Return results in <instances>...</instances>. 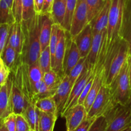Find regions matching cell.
<instances>
[{
	"label": "cell",
	"mask_w": 131,
	"mask_h": 131,
	"mask_svg": "<svg viewBox=\"0 0 131 131\" xmlns=\"http://www.w3.org/2000/svg\"><path fill=\"white\" fill-rule=\"evenodd\" d=\"M87 113L83 104H78L67 110L61 116L66 120L67 130L73 131L87 117Z\"/></svg>",
	"instance_id": "cell-11"
},
{
	"label": "cell",
	"mask_w": 131,
	"mask_h": 131,
	"mask_svg": "<svg viewBox=\"0 0 131 131\" xmlns=\"http://www.w3.org/2000/svg\"><path fill=\"white\" fill-rule=\"evenodd\" d=\"M59 39L56 47L54 56V63L52 70H54L60 76L64 77L63 74V61L66 50V31L61 26L58 29Z\"/></svg>",
	"instance_id": "cell-14"
},
{
	"label": "cell",
	"mask_w": 131,
	"mask_h": 131,
	"mask_svg": "<svg viewBox=\"0 0 131 131\" xmlns=\"http://www.w3.org/2000/svg\"><path fill=\"white\" fill-rule=\"evenodd\" d=\"M30 130V127L23 115H17L15 131H29Z\"/></svg>",
	"instance_id": "cell-39"
},
{
	"label": "cell",
	"mask_w": 131,
	"mask_h": 131,
	"mask_svg": "<svg viewBox=\"0 0 131 131\" xmlns=\"http://www.w3.org/2000/svg\"><path fill=\"white\" fill-rule=\"evenodd\" d=\"M42 18V15L37 13L29 20L21 21L24 42L20 60L28 65L37 62L40 54V35Z\"/></svg>",
	"instance_id": "cell-1"
},
{
	"label": "cell",
	"mask_w": 131,
	"mask_h": 131,
	"mask_svg": "<svg viewBox=\"0 0 131 131\" xmlns=\"http://www.w3.org/2000/svg\"><path fill=\"white\" fill-rule=\"evenodd\" d=\"M10 72L11 71L10 69L5 66L2 61L0 65V86H3L6 83L10 75Z\"/></svg>",
	"instance_id": "cell-43"
},
{
	"label": "cell",
	"mask_w": 131,
	"mask_h": 131,
	"mask_svg": "<svg viewBox=\"0 0 131 131\" xmlns=\"http://www.w3.org/2000/svg\"><path fill=\"white\" fill-rule=\"evenodd\" d=\"M125 106H127V107L131 110V95H130V97H129V100H128L127 102V104H125Z\"/></svg>",
	"instance_id": "cell-49"
},
{
	"label": "cell",
	"mask_w": 131,
	"mask_h": 131,
	"mask_svg": "<svg viewBox=\"0 0 131 131\" xmlns=\"http://www.w3.org/2000/svg\"><path fill=\"white\" fill-rule=\"evenodd\" d=\"M31 87L32 92H33V101H34L35 104L36 101L39 99L53 97L56 92V90L49 88L43 80L35 83Z\"/></svg>",
	"instance_id": "cell-23"
},
{
	"label": "cell",
	"mask_w": 131,
	"mask_h": 131,
	"mask_svg": "<svg viewBox=\"0 0 131 131\" xmlns=\"http://www.w3.org/2000/svg\"><path fill=\"white\" fill-rule=\"evenodd\" d=\"M42 24H41L40 35L41 51L49 47L51 33H52V26L54 24L51 14L42 15Z\"/></svg>",
	"instance_id": "cell-20"
},
{
	"label": "cell",
	"mask_w": 131,
	"mask_h": 131,
	"mask_svg": "<svg viewBox=\"0 0 131 131\" xmlns=\"http://www.w3.org/2000/svg\"><path fill=\"white\" fill-rule=\"evenodd\" d=\"M66 50L63 67L64 76L70 74V71L81 58L76 43L72 38L70 32L68 31H66Z\"/></svg>",
	"instance_id": "cell-10"
},
{
	"label": "cell",
	"mask_w": 131,
	"mask_h": 131,
	"mask_svg": "<svg viewBox=\"0 0 131 131\" xmlns=\"http://www.w3.org/2000/svg\"><path fill=\"white\" fill-rule=\"evenodd\" d=\"M1 86H0V89H1Z\"/></svg>",
	"instance_id": "cell-54"
},
{
	"label": "cell",
	"mask_w": 131,
	"mask_h": 131,
	"mask_svg": "<svg viewBox=\"0 0 131 131\" xmlns=\"http://www.w3.org/2000/svg\"><path fill=\"white\" fill-rule=\"evenodd\" d=\"M125 0H111L107 27V49L120 37Z\"/></svg>",
	"instance_id": "cell-4"
},
{
	"label": "cell",
	"mask_w": 131,
	"mask_h": 131,
	"mask_svg": "<svg viewBox=\"0 0 131 131\" xmlns=\"http://www.w3.org/2000/svg\"><path fill=\"white\" fill-rule=\"evenodd\" d=\"M1 58L5 66L8 68L10 71L14 70L21 62L20 55L9 44L8 42L1 53Z\"/></svg>",
	"instance_id": "cell-22"
},
{
	"label": "cell",
	"mask_w": 131,
	"mask_h": 131,
	"mask_svg": "<svg viewBox=\"0 0 131 131\" xmlns=\"http://www.w3.org/2000/svg\"><path fill=\"white\" fill-rule=\"evenodd\" d=\"M106 1L104 0H86L88 20L89 23L101 12L106 3Z\"/></svg>",
	"instance_id": "cell-30"
},
{
	"label": "cell",
	"mask_w": 131,
	"mask_h": 131,
	"mask_svg": "<svg viewBox=\"0 0 131 131\" xmlns=\"http://www.w3.org/2000/svg\"><path fill=\"white\" fill-rule=\"evenodd\" d=\"M127 62L129 65V79H130V84L131 87V55L129 54L127 58Z\"/></svg>",
	"instance_id": "cell-46"
},
{
	"label": "cell",
	"mask_w": 131,
	"mask_h": 131,
	"mask_svg": "<svg viewBox=\"0 0 131 131\" xmlns=\"http://www.w3.org/2000/svg\"><path fill=\"white\" fill-rule=\"evenodd\" d=\"M111 0H106L104 6L95 17L90 22L93 35L107 29Z\"/></svg>",
	"instance_id": "cell-18"
},
{
	"label": "cell",
	"mask_w": 131,
	"mask_h": 131,
	"mask_svg": "<svg viewBox=\"0 0 131 131\" xmlns=\"http://www.w3.org/2000/svg\"><path fill=\"white\" fill-rule=\"evenodd\" d=\"M115 102L116 101L113 98L110 86L103 84L87 114V118H97L104 116Z\"/></svg>",
	"instance_id": "cell-6"
},
{
	"label": "cell",
	"mask_w": 131,
	"mask_h": 131,
	"mask_svg": "<svg viewBox=\"0 0 131 131\" xmlns=\"http://www.w3.org/2000/svg\"><path fill=\"white\" fill-rule=\"evenodd\" d=\"M72 39L78 46L81 57L86 58L90 51L93 39V33L91 24L88 23L83 30Z\"/></svg>",
	"instance_id": "cell-13"
},
{
	"label": "cell",
	"mask_w": 131,
	"mask_h": 131,
	"mask_svg": "<svg viewBox=\"0 0 131 131\" xmlns=\"http://www.w3.org/2000/svg\"><path fill=\"white\" fill-rule=\"evenodd\" d=\"M94 67L92 68H88L85 64L84 70L82 72L81 75H79L78 79L75 81L74 86L72 88L70 96H69V98L68 99L66 105H65V107L64 108L61 116L67 110H68L69 108L78 104L79 97H80L87 82L88 81L90 78L91 74H92V72L94 69Z\"/></svg>",
	"instance_id": "cell-7"
},
{
	"label": "cell",
	"mask_w": 131,
	"mask_h": 131,
	"mask_svg": "<svg viewBox=\"0 0 131 131\" xmlns=\"http://www.w3.org/2000/svg\"><path fill=\"white\" fill-rule=\"evenodd\" d=\"M0 131H9L5 124H3V120H0Z\"/></svg>",
	"instance_id": "cell-47"
},
{
	"label": "cell",
	"mask_w": 131,
	"mask_h": 131,
	"mask_svg": "<svg viewBox=\"0 0 131 131\" xmlns=\"http://www.w3.org/2000/svg\"><path fill=\"white\" fill-rule=\"evenodd\" d=\"M63 78V77L60 76L52 69L43 74V81L49 88L52 90H57L59 85L62 81Z\"/></svg>",
	"instance_id": "cell-31"
},
{
	"label": "cell",
	"mask_w": 131,
	"mask_h": 131,
	"mask_svg": "<svg viewBox=\"0 0 131 131\" xmlns=\"http://www.w3.org/2000/svg\"><path fill=\"white\" fill-rule=\"evenodd\" d=\"M1 54H0V60H1Z\"/></svg>",
	"instance_id": "cell-53"
},
{
	"label": "cell",
	"mask_w": 131,
	"mask_h": 131,
	"mask_svg": "<svg viewBox=\"0 0 131 131\" xmlns=\"http://www.w3.org/2000/svg\"><path fill=\"white\" fill-rule=\"evenodd\" d=\"M12 83V77L9 75L6 83L1 86L0 89V120H3L12 113L10 99Z\"/></svg>",
	"instance_id": "cell-17"
},
{
	"label": "cell",
	"mask_w": 131,
	"mask_h": 131,
	"mask_svg": "<svg viewBox=\"0 0 131 131\" xmlns=\"http://www.w3.org/2000/svg\"><path fill=\"white\" fill-rule=\"evenodd\" d=\"M129 47L127 42L119 37L112 46L107 49L104 63L105 78L104 84L110 85L126 62L129 55Z\"/></svg>",
	"instance_id": "cell-2"
},
{
	"label": "cell",
	"mask_w": 131,
	"mask_h": 131,
	"mask_svg": "<svg viewBox=\"0 0 131 131\" xmlns=\"http://www.w3.org/2000/svg\"><path fill=\"white\" fill-rule=\"evenodd\" d=\"M38 110V109H37ZM38 130L53 131L58 116L41 111L38 110Z\"/></svg>",
	"instance_id": "cell-25"
},
{
	"label": "cell",
	"mask_w": 131,
	"mask_h": 131,
	"mask_svg": "<svg viewBox=\"0 0 131 131\" xmlns=\"http://www.w3.org/2000/svg\"><path fill=\"white\" fill-rule=\"evenodd\" d=\"M95 67L96 69V73L93 84H92L89 93L87 95L86 98L85 99L84 103H83V106L85 107L87 113H88V111L90 110L96 97L98 95L101 87L104 83V65H95Z\"/></svg>",
	"instance_id": "cell-12"
},
{
	"label": "cell",
	"mask_w": 131,
	"mask_h": 131,
	"mask_svg": "<svg viewBox=\"0 0 131 131\" xmlns=\"http://www.w3.org/2000/svg\"><path fill=\"white\" fill-rule=\"evenodd\" d=\"M23 116L25 118L27 122L29 124L30 129L35 131L38 130V110L35 107L34 103H30L26 107L23 113Z\"/></svg>",
	"instance_id": "cell-26"
},
{
	"label": "cell",
	"mask_w": 131,
	"mask_h": 131,
	"mask_svg": "<svg viewBox=\"0 0 131 131\" xmlns=\"http://www.w3.org/2000/svg\"><path fill=\"white\" fill-rule=\"evenodd\" d=\"M122 131H131V125H130L129 127H128L127 128H126V129H124V130Z\"/></svg>",
	"instance_id": "cell-50"
},
{
	"label": "cell",
	"mask_w": 131,
	"mask_h": 131,
	"mask_svg": "<svg viewBox=\"0 0 131 131\" xmlns=\"http://www.w3.org/2000/svg\"><path fill=\"white\" fill-rule=\"evenodd\" d=\"M4 1L6 3L8 6L12 10L13 5H14V0H4Z\"/></svg>",
	"instance_id": "cell-48"
},
{
	"label": "cell",
	"mask_w": 131,
	"mask_h": 131,
	"mask_svg": "<svg viewBox=\"0 0 131 131\" xmlns=\"http://www.w3.org/2000/svg\"><path fill=\"white\" fill-rule=\"evenodd\" d=\"M16 118L17 115H15L14 113H11L10 115H8L3 120V124H5L9 131H15Z\"/></svg>",
	"instance_id": "cell-40"
},
{
	"label": "cell",
	"mask_w": 131,
	"mask_h": 131,
	"mask_svg": "<svg viewBox=\"0 0 131 131\" xmlns=\"http://www.w3.org/2000/svg\"><path fill=\"white\" fill-rule=\"evenodd\" d=\"M107 127V121L104 116L97 117L92 124L89 131H105Z\"/></svg>",
	"instance_id": "cell-38"
},
{
	"label": "cell",
	"mask_w": 131,
	"mask_h": 131,
	"mask_svg": "<svg viewBox=\"0 0 131 131\" xmlns=\"http://www.w3.org/2000/svg\"><path fill=\"white\" fill-rule=\"evenodd\" d=\"M11 26L8 24H0V54L8 42Z\"/></svg>",
	"instance_id": "cell-37"
},
{
	"label": "cell",
	"mask_w": 131,
	"mask_h": 131,
	"mask_svg": "<svg viewBox=\"0 0 131 131\" xmlns=\"http://www.w3.org/2000/svg\"><path fill=\"white\" fill-rule=\"evenodd\" d=\"M104 116L107 121L105 131H122L131 125V110L125 105L116 102Z\"/></svg>",
	"instance_id": "cell-3"
},
{
	"label": "cell",
	"mask_w": 131,
	"mask_h": 131,
	"mask_svg": "<svg viewBox=\"0 0 131 131\" xmlns=\"http://www.w3.org/2000/svg\"><path fill=\"white\" fill-rule=\"evenodd\" d=\"M16 22L12 10L4 0H0V24L12 25Z\"/></svg>",
	"instance_id": "cell-28"
},
{
	"label": "cell",
	"mask_w": 131,
	"mask_h": 131,
	"mask_svg": "<svg viewBox=\"0 0 131 131\" xmlns=\"http://www.w3.org/2000/svg\"><path fill=\"white\" fill-rule=\"evenodd\" d=\"M97 118H86L78 126V127L73 131H89L92 127V124L95 122Z\"/></svg>",
	"instance_id": "cell-42"
},
{
	"label": "cell",
	"mask_w": 131,
	"mask_h": 131,
	"mask_svg": "<svg viewBox=\"0 0 131 131\" xmlns=\"http://www.w3.org/2000/svg\"><path fill=\"white\" fill-rule=\"evenodd\" d=\"M22 1L23 0H14L12 11L15 20L18 23L22 21Z\"/></svg>",
	"instance_id": "cell-41"
},
{
	"label": "cell",
	"mask_w": 131,
	"mask_h": 131,
	"mask_svg": "<svg viewBox=\"0 0 131 131\" xmlns=\"http://www.w3.org/2000/svg\"><path fill=\"white\" fill-rule=\"evenodd\" d=\"M88 23L86 0H78L69 31L72 38L80 33Z\"/></svg>",
	"instance_id": "cell-9"
},
{
	"label": "cell",
	"mask_w": 131,
	"mask_h": 131,
	"mask_svg": "<svg viewBox=\"0 0 131 131\" xmlns=\"http://www.w3.org/2000/svg\"><path fill=\"white\" fill-rule=\"evenodd\" d=\"M60 25L56 24H54L52 26V33H51V39H50L49 47L50 52H51V65H52V69L54 66V56L55 52H56V47H57L58 42L59 39V34H58V29Z\"/></svg>",
	"instance_id": "cell-35"
},
{
	"label": "cell",
	"mask_w": 131,
	"mask_h": 131,
	"mask_svg": "<svg viewBox=\"0 0 131 131\" xmlns=\"http://www.w3.org/2000/svg\"><path fill=\"white\" fill-rule=\"evenodd\" d=\"M72 88V87L70 84L69 75H65L63 78L54 95L53 96L58 115H62L65 105L70 96Z\"/></svg>",
	"instance_id": "cell-15"
},
{
	"label": "cell",
	"mask_w": 131,
	"mask_h": 131,
	"mask_svg": "<svg viewBox=\"0 0 131 131\" xmlns=\"http://www.w3.org/2000/svg\"><path fill=\"white\" fill-rule=\"evenodd\" d=\"M109 86L114 101L121 104H126L131 95L127 60L117 76Z\"/></svg>",
	"instance_id": "cell-5"
},
{
	"label": "cell",
	"mask_w": 131,
	"mask_h": 131,
	"mask_svg": "<svg viewBox=\"0 0 131 131\" xmlns=\"http://www.w3.org/2000/svg\"><path fill=\"white\" fill-rule=\"evenodd\" d=\"M130 55H131V54H130Z\"/></svg>",
	"instance_id": "cell-56"
},
{
	"label": "cell",
	"mask_w": 131,
	"mask_h": 131,
	"mask_svg": "<svg viewBox=\"0 0 131 131\" xmlns=\"http://www.w3.org/2000/svg\"><path fill=\"white\" fill-rule=\"evenodd\" d=\"M38 61L42 71L44 74L52 70L51 56L49 47H46L45 49L41 51Z\"/></svg>",
	"instance_id": "cell-33"
},
{
	"label": "cell",
	"mask_w": 131,
	"mask_h": 131,
	"mask_svg": "<svg viewBox=\"0 0 131 131\" xmlns=\"http://www.w3.org/2000/svg\"><path fill=\"white\" fill-rule=\"evenodd\" d=\"M44 73L42 71L38 61L29 65L28 67V78L30 82L31 86L35 83L43 80Z\"/></svg>",
	"instance_id": "cell-32"
},
{
	"label": "cell",
	"mask_w": 131,
	"mask_h": 131,
	"mask_svg": "<svg viewBox=\"0 0 131 131\" xmlns=\"http://www.w3.org/2000/svg\"><path fill=\"white\" fill-rule=\"evenodd\" d=\"M53 2L54 0H44V3H43V7H42L40 14L46 15L47 14H51Z\"/></svg>",
	"instance_id": "cell-44"
},
{
	"label": "cell",
	"mask_w": 131,
	"mask_h": 131,
	"mask_svg": "<svg viewBox=\"0 0 131 131\" xmlns=\"http://www.w3.org/2000/svg\"><path fill=\"white\" fill-rule=\"evenodd\" d=\"M44 0H35V11L37 13L40 14L43 7Z\"/></svg>",
	"instance_id": "cell-45"
},
{
	"label": "cell",
	"mask_w": 131,
	"mask_h": 131,
	"mask_svg": "<svg viewBox=\"0 0 131 131\" xmlns=\"http://www.w3.org/2000/svg\"><path fill=\"white\" fill-rule=\"evenodd\" d=\"M67 1V0H54L51 14L54 24H62L66 12Z\"/></svg>",
	"instance_id": "cell-24"
},
{
	"label": "cell",
	"mask_w": 131,
	"mask_h": 131,
	"mask_svg": "<svg viewBox=\"0 0 131 131\" xmlns=\"http://www.w3.org/2000/svg\"><path fill=\"white\" fill-rule=\"evenodd\" d=\"M29 131H35V130H31V129L30 130H29Z\"/></svg>",
	"instance_id": "cell-52"
},
{
	"label": "cell",
	"mask_w": 131,
	"mask_h": 131,
	"mask_svg": "<svg viewBox=\"0 0 131 131\" xmlns=\"http://www.w3.org/2000/svg\"><path fill=\"white\" fill-rule=\"evenodd\" d=\"M120 37L127 42L131 54V0H125Z\"/></svg>",
	"instance_id": "cell-19"
},
{
	"label": "cell",
	"mask_w": 131,
	"mask_h": 131,
	"mask_svg": "<svg viewBox=\"0 0 131 131\" xmlns=\"http://www.w3.org/2000/svg\"><path fill=\"white\" fill-rule=\"evenodd\" d=\"M77 1L78 0H67V1L66 12H65L63 22L61 26L65 30L68 31H70V28H71L73 15H74L75 6H76Z\"/></svg>",
	"instance_id": "cell-29"
},
{
	"label": "cell",
	"mask_w": 131,
	"mask_h": 131,
	"mask_svg": "<svg viewBox=\"0 0 131 131\" xmlns=\"http://www.w3.org/2000/svg\"><path fill=\"white\" fill-rule=\"evenodd\" d=\"M35 105V107L40 111H43L46 113L58 116L57 107L53 97H49L38 100L36 101Z\"/></svg>",
	"instance_id": "cell-27"
},
{
	"label": "cell",
	"mask_w": 131,
	"mask_h": 131,
	"mask_svg": "<svg viewBox=\"0 0 131 131\" xmlns=\"http://www.w3.org/2000/svg\"><path fill=\"white\" fill-rule=\"evenodd\" d=\"M23 37L21 23L15 22L11 26L10 31V35L8 38V43L14 47L17 52L21 56L23 49Z\"/></svg>",
	"instance_id": "cell-21"
},
{
	"label": "cell",
	"mask_w": 131,
	"mask_h": 131,
	"mask_svg": "<svg viewBox=\"0 0 131 131\" xmlns=\"http://www.w3.org/2000/svg\"><path fill=\"white\" fill-rule=\"evenodd\" d=\"M1 63H2V60H0V65H1Z\"/></svg>",
	"instance_id": "cell-51"
},
{
	"label": "cell",
	"mask_w": 131,
	"mask_h": 131,
	"mask_svg": "<svg viewBox=\"0 0 131 131\" xmlns=\"http://www.w3.org/2000/svg\"><path fill=\"white\" fill-rule=\"evenodd\" d=\"M11 92H10V106L12 113L15 115H23L28 105L32 102L26 97L21 86L15 81L14 78H12Z\"/></svg>",
	"instance_id": "cell-8"
},
{
	"label": "cell",
	"mask_w": 131,
	"mask_h": 131,
	"mask_svg": "<svg viewBox=\"0 0 131 131\" xmlns=\"http://www.w3.org/2000/svg\"><path fill=\"white\" fill-rule=\"evenodd\" d=\"M106 35H107V29L93 35L92 47L89 54L86 58V65L88 68L93 67L96 64L101 52V47Z\"/></svg>",
	"instance_id": "cell-16"
},
{
	"label": "cell",
	"mask_w": 131,
	"mask_h": 131,
	"mask_svg": "<svg viewBox=\"0 0 131 131\" xmlns=\"http://www.w3.org/2000/svg\"><path fill=\"white\" fill-rule=\"evenodd\" d=\"M36 14L35 0L22 1V20H29Z\"/></svg>",
	"instance_id": "cell-34"
},
{
	"label": "cell",
	"mask_w": 131,
	"mask_h": 131,
	"mask_svg": "<svg viewBox=\"0 0 131 131\" xmlns=\"http://www.w3.org/2000/svg\"><path fill=\"white\" fill-rule=\"evenodd\" d=\"M104 1H106V0H104Z\"/></svg>",
	"instance_id": "cell-55"
},
{
	"label": "cell",
	"mask_w": 131,
	"mask_h": 131,
	"mask_svg": "<svg viewBox=\"0 0 131 131\" xmlns=\"http://www.w3.org/2000/svg\"><path fill=\"white\" fill-rule=\"evenodd\" d=\"M86 58H81L79 61L77 63V64L74 66L72 70L70 71V74L68 75L72 87L74 86L75 81L84 70L86 64Z\"/></svg>",
	"instance_id": "cell-36"
}]
</instances>
